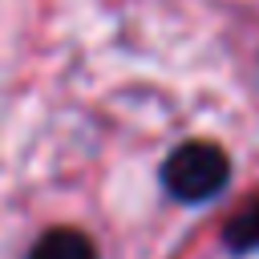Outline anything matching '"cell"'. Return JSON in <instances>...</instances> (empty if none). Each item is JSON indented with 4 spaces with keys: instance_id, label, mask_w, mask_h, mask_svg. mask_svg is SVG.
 <instances>
[{
    "instance_id": "obj_2",
    "label": "cell",
    "mask_w": 259,
    "mask_h": 259,
    "mask_svg": "<svg viewBox=\"0 0 259 259\" xmlns=\"http://www.w3.org/2000/svg\"><path fill=\"white\" fill-rule=\"evenodd\" d=\"M28 259H97V251H93L89 235H81L73 227H53L32 243Z\"/></svg>"
},
{
    "instance_id": "obj_3",
    "label": "cell",
    "mask_w": 259,
    "mask_h": 259,
    "mask_svg": "<svg viewBox=\"0 0 259 259\" xmlns=\"http://www.w3.org/2000/svg\"><path fill=\"white\" fill-rule=\"evenodd\" d=\"M227 243L235 251H259V202L243 206L231 223H227Z\"/></svg>"
},
{
    "instance_id": "obj_1",
    "label": "cell",
    "mask_w": 259,
    "mask_h": 259,
    "mask_svg": "<svg viewBox=\"0 0 259 259\" xmlns=\"http://www.w3.org/2000/svg\"><path fill=\"white\" fill-rule=\"evenodd\" d=\"M231 178V162L214 142H182L162 162V182L178 202H206Z\"/></svg>"
}]
</instances>
